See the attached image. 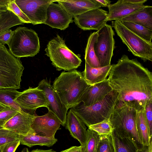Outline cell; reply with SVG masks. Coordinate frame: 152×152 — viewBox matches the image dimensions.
Returning a JSON list of instances; mask_svg holds the SVG:
<instances>
[{
  "instance_id": "1",
  "label": "cell",
  "mask_w": 152,
  "mask_h": 152,
  "mask_svg": "<svg viewBox=\"0 0 152 152\" xmlns=\"http://www.w3.org/2000/svg\"><path fill=\"white\" fill-rule=\"evenodd\" d=\"M107 79L118 94V102L135 109H145L152 101V73L137 59L123 55L112 65Z\"/></svg>"
},
{
  "instance_id": "2",
  "label": "cell",
  "mask_w": 152,
  "mask_h": 152,
  "mask_svg": "<svg viewBox=\"0 0 152 152\" xmlns=\"http://www.w3.org/2000/svg\"><path fill=\"white\" fill-rule=\"evenodd\" d=\"M91 86L82 73L75 70L62 72L55 79L52 86L68 110L78 104L83 94Z\"/></svg>"
},
{
  "instance_id": "3",
  "label": "cell",
  "mask_w": 152,
  "mask_h": 152,
  "mask_svg": "<svg viewBox=\"0 0 152 152\" xmlns=\"http://www.w3.org/2000/svg\"><path fill=\"white\" fill-rule=\"evenodd\" d=\"M118 94L113 90L102 100L88 106L83 102L70 109L88 127L109 120L118 100Z\"/></svg>"
},
{
  "instance_id": "4",
  "label": "cell",
  "mask_w": 152,
  "mask_h": 152,
  "mask_svg": "<svg viewBox=\"0 0 152 152\" xmlns=\"http://www.w3.org/2000/svg\"><path fill=\"white\" fill-rule=\"evenodd\" d=\"M136 112L135 109L117 101L109 120L113 131L119 136L130 139L138 150H140L144 146L140 141L136 129Z\"/></svg>"
},
{
  "instance_id": "5",
  "label": "cell",
  "mask_w": 152,
  "mask_h": 152,
  "mask_svg": "<svg viewBox=\"0 0 152 152\" xmlns=\"http://www.w3.org/2000/svg\"><path fill=\"white\" fill-rule=\"evenodd\" d=\"M45 51L57 70H75L82 62L80 55L69 49L64 40L58 34L48 42Z\"/></svg>"
},
{
  "instance_id": "6",
  "label": "cell",
  "mask_w": 152,
  "mask_h": 152,
  "mask_svg": "<svg viewBox=\"0 0 152 152\" xmlns=\"http://www.w3.org/2000/svg\"><path fill=\"white\" fill-rule=\"evenodd\" d=\"M24 69L20 58L0 42V88H20Z\"/></svg>"
},
{
  "instance_id": "7",
  "label": "cell",
  "mask_w": 152,
  "mask_h": 152,
  "mask_svg": "<svg viewBox=\"0 0 152 152\" xmlns=\"http://www.w3.org/2000/svg\"><path fill=\"white\" fill-rule=\"evenodd\" d=\"M8 45L11 53L20 58L34 56L39 53L40 48L37 33L25 27H18L14 31Z\"/></svg>"
},
{
  "instance_id": "8",
  "label": "cell",
  "mask_w": 152,
  "mask_h": 152,
  "mask_svg": "<svg viewBox=\"0 0 152 152\" xmlns=\"http://www.w3.org/2000/svg\"><path fill=\"white\" fill-rule=\"evenodd\" d=\"M111 26L134 55L144 62L152 61V43H149L135 34L120 21H112Z\"/></svg>"
},
{
  "instance_id": "9",
  "label": "cell",
  "mask_w": 152,
  "mask_h": 152,
  "mask_svg": "<svg viewBox=\"0 0 152 152\" xmlns=\"http://www.w3.org/2000/svg\"><path fill=\"white\" fill-rule=\"evenodd\" d=\"M96 32L94 50L100 67H104L110 65L115 48L114 32L111 26L107 23Z\"/></svg>"
},
{
  "instance_id": "10",
  "label": "cell",
  "mask_w": 152,
  "mask_h": 152,
  "mask_svg": "<svg viewBox=\"0 0 152 152\" xmlns=\"http://www.w3.org/2000/svg\"><path fill=\"white\" fill-rule=\"evenodd\" d=\"M15 2L33 25L44 24L49 5L56 0H15Z\"/></svg>"
},
{
  "instance_id": "11",
  "label": "cell",
  "mask_w": 152,
  "mask_h": 152,
  "mask_svg": "<svg viewBox=\"0 0 152 152\" xmlns=\"http://www.w3.org/2000/svg\"><path fill=\"white\" fill-rule=\"evenodd\" d=\"M14 101L22 110L28 111L31 114L38 108H47L48 105L47 98L43 91L37 87H29L21 92Z\"/></svg>"
},
{
  "instance_id": "12",
  "label": "cell",
  "mask_w": 152,
  "mask_h": 152,
  "mask_svg": "<svg viewBox=\"0 0 152 152\" xmlns=\"http://www.w3.org/2000/svg\"><path fill=\"white\" fill-rule=\"evenodd\" d=\"M37 87L42 90L48 102V110L53 112L59 120L61 125L65 126L68 109L61 102L58 94L54 90L50 81L47 79L40 81Z\"/></svg>"
},
{
  "instance_id": "13",
  "label": "cell",
  "mask_w": 152,
  "mask_h": 152,
  "mask_svg": "<svg viewBox=\"0 0 152 152\" xmlns=\"http://www.w3.org/2000/svg\"><path fill=\"white\" fill-rule=\"evenodd\" d=\"M108 12L100 8L88 10L74 18L75 24L83 30L98 31L106 24Z\"/></svg>"
},
{
  "instance_id": "14",
  "label": "cell",
  "mask_w": 152,
  "mask_h": 152,
  "mask_svg": "<svg viewBox=\"0 0 152 152\" xmlns=\"http://www.w3.org/2000/svg\"><path fill=\"white\" fill-rule=\"evenodd\" d=\"M147 0H119L107 7V21L119 20L142 9Z\"/></svg>"
},
{
  "instance_id": "15",
  "label": "cell",
  "mask_w": 152,
  "mask_h": 152,
  "mask_svg": "<svg viewBox=\"0 0 152 152\" xmlns=\"http://www.w3.org/2000/svg\"><path fill=\"white\" fill-rule=\"evenodd\" d=\"M42 116H35L31 128L36 134L48 137H55L61 125L60 122L51 111Z\"/></svg>"
},
{
  "instance_id": "16",
  "label": "cell",
  "mask_w": 152,
  "mask_h": 152,
  "mask_svg": "<svg viewBox=\"0 0 152 152\" xmlns=\"http://www.w3.org/2000/svg\"><path fill=\"white\" fill-rule=\"evenodd\" d=\"M73 18L59 4L51 3L48 7L44 24L53 28L64 30L73 21Z\"/></svg>"
},
{
  "instance_id": "17",
  "label": "cell",
  "mask_w": 152,
  "mask_h": 152,
  "mask_svg": "<svg viewBox=\"0 0 152 152\" xmlns=\"http://www.w3.org/2000/svg\"><path fill=\"white\" fill-rule=\"evenodd\" d=\"M35 116L22 110L7 121L2 128L19 135L36 134L31 128V125Z\"/></svg>"
},
{
  "instance_id": "18",
  "label": "cell",
  "mask_w": 152,
  "mask_h": 152,
  "mask_svg": "<svg viewBox=\"0 0 152 152\" xmlns=\"http://www.w3.org/2000/svg\"><path fill=\"white\" fill-rule=\"evenodd\" d=\"M113 90L107 79L101 82L91 85L80 99L78 104L83 102L88 106L102 100Z\"/></svg>"
},
{
  "instance_id": "19",
  "label": "cell",
  "mask_w": 152,
  "mask_h": 152,
  "mask_svg": "<svg viewBox=\"0 0 152 152\" xmlns=\"http://www.w3.org/2000/svg\"><path fill=\"white\" fill-rule=\"evenodd\" d=\"M65 126L71 135L84 147L86 144L87 130L86 125L70 109L67 113Z\"/></svg>"
},
{
  "instance_id": "20",
  "label": "cell",
  "mask_w": 152,
  "mask_h": 152,
  "mask_svg": "<svg viewBox=\"0 0 152 152\" xmlns=\"http://www.w3.org/2000/svg\"><path fill=\"white\" fill-rule=\"evenodd\" d=\"M73 18L88 10L101 7L95 0H56Z\"/></svg>"
},
{
  "instance_id": "21",
  "label": "cell",
  "mask_w": 152,
  "mask_h": 152,
  "mask_svg": "<svg viewBox=\"0 0 152 152\" xmlns=\"http://www.w3.org/2000/svg\"><path fill=\"white\" fill-rule=\"evenodd\" d=\"M121 21L132 22L152 31V6L145 5L142 9L123 18Z\"/></svg>"
},
{
  "instance_id": "22",
  "label": "cell",
  "mask_w": 152,
  "mask_h": 152,
  "mask_svg": "<svg viewBox=\"0 0 152 152\" xmlns=\"http://www.w3.org/2000/svg\"><path fill=\"white\" fill-rule=\"evenodd\" d=\"M112 67V65L94 68L85 62V68L82 74L85 80L91 85L101 82L107 79Z\"/></svg>"
},
{
  "instance_id": "23",
  "label": "cell",
  "mask_w": 152,
  "mask_h": 152,
  "mask_svg": "<svg viewBox=\"0 0 152 152\" xmlns=\"http://www.w3.org/2000/svg\"><path fill=\"white\" fill-rule=\"evenodd\" d=\"M135 121L137 131L141 142L143 146L148 145L152 137L150 136L145 109L137 111Z\"/></svg>"
},
{
  "instance_id": "24",
  "label": "cell",
  "mask_w": 152,
  "mask_h": 152,
  "mask_svg": "<svg viewBox=\"0 0 152 152\" xmlns=\"http://www.w3.org/2000/svg\"><path fill=\"white\" fill-rule=\"evenodd\" d=\"M20 144L31 147L35 145L51 147L55 144L58 140L55 137H48L36 134L20 135Z\"/></svg>"
},
{
  "instance_id": "25",
  "label": "cell",
  "mask_w": 152,
  "mask_h": 152,
  "mask_svg": "<svg viewBox=\"0 0 152 152\" xmlns=\"http://www.w3.org/2000/svg\"><path fill=\"white\" fill-rule=\"evenodd\" d=\"M21 93L14 88H0V104L20 111L22 109L14 100Z\"/></svg>"
},
{
  "instance_id": "26",
  "label": "cell",
  "mask_w": 152,
  "mask_h": 152,
  "mask_svg": "<svg viewBox=\"0 0 152 152\" xmlns=\"http://www.w3.org/2000/svg\"><path fill=\"white\" fill-rule=\"evenodd\" d=\"M97 37L96 32H94L91 34L88 38L85 50V62L94 68L100 67L94 50V45Z\"/></svg>"
},
{
  "instance_id": "27",
  "label": "cell",
  "mask_w": 152,
  "mask_h": 152,
  "mask_svg": "<svg viewBox=\"0 0 152 152\" xmlns=\"http://www.w3.org/2000/svg\"><path fill=\"white\" fill-rule=\"evenodd\" d=\"M113 137L115 152H137L138 149L129 139L121 137L113 130Z\"/></svg>"
},
{
  "instance_id": "28",
  "label": "cell",
  "mask_w": 152,
  "mask_h": 152,
  "mask_svg": "<svg viewBox=\"0 0 152 152\" xmlns=\"http://www.w3.org/2000/svg\"><path fill=\"white\" fill-rule=\"evenodd\" d=\"M24 23L13 12L10 10L2 13L0 16V33L14 26Z\"/></svg>"
},
{
  "instance_id": "29",
  "label": "cell",
  "mask_w": 152,
  "mask_h": 152,
  "mask_svg": "<svg viewBox=\"0 0 152 152\" xmlns=\"http://www.w3.org/2000/svg\"><path fill=\"white\" fill-rule=\"evenodd\" d=\"M128 29L149 43H152V31L140 25L132 22L121 21Z\"/></svg>"
},
{
  "instance_id": "30",
  "label": "cell",
  "mask_w": 152,
  "mask_h": 152,
  "mask_svg": "<svg viewBox=\"0 0 152 152\" xmlns=\"http://www.w3.org/2000/svg\"><path fill=\"white\" fill-rule=\"evenodd\" d=\"M100 137V136L98 133L88 128L86 144L82 147V152H96Z\"/></svg>"
},
{
  "instance_id": "31",
  "label": "cell",
  "mask_w": 152,
  "mask_h": 152,
  "mask_svg": "<svg viewBox=\"0 0 152 152\" xmlns=\"http://www.w3.org/2000/svg\"><path fill=\"white\" fill-rule=\"evenodd\" d=\"M100 136L96 152H115L112 133Z\"/></svg>"
},
{
  "instance_id": "32",
  "label": "cell",
  "mask_w": 152,
  "mask_h": 152,
  "mask_svg": "<svg viewBox=\"0 0 152 152\" xmlns=\"http://www.w3.org/2000/svg\"><path fill=\"white\" fill-rule=\"evenodd\" d=\"M88 128L93 130L100 135L111 134L113 129L109 120H106L99 123L91 125Z\"/></svg>"
},
{
  "instance_id": "33",
  "label": "cell",
  "mask_w": 152,
  "mask_h": 152,
  "mask_svg": "<svg viewBox=\"0 0 152 152\" xmlns=\"http://www.w3.org/2000/svg\"><path fill=\"white\" fill-rule=\"evenodd\" d=\"M20 135L10 130L0 128V147L7 143L19 140Z\"/></svg>"
},
{
  "instance_id": "34",
  "label": "cell",
  "mask_w": 152,
  "mask_h": 152,
  "mask_svg": "<svg viewBox=\"0 0 152 152\" xmlns=\"http://www.w3.org/2000/svg\"><path fill=\"white\" fill-rule=\"evenodd\" d=\"M15 0H8L7 5V10L13 12L24 23H31L30 20L18 6Z\"/></svg>"
},
{
  "instance_id": "35",
  "label": "cell",
  "mask_w": 152,
  "mask_h": 152,
  "mask_svg": "<svg viewBox=\"0 0 152 152\" xmlns=\"http://www.w3.org/2000/svg\"><path fill=\"white\" fill-rule=\"evenodd\" d=\"M18 111L8 107L0 112V128L3 126Z\"/></svg>"
},
{
  "instance_id": "36",
  "label": "cell",
  "mask_w": 152,
  "mask_h": 152,
  "mask_svg": "<svg viewBox=\"0 0 152 152\" xmlns=\"http://www.w3.org/2000/svg\"><path fill=\"white\" fill-rule=\"evenodd\" d=\"M145 115L148 124L149 135L152 137V101L147 102L145 108Z\"/></svg>"
},
{
  "instance_id": "37",
  "label": "cell",
  "mask_w": 152,
  "mask_h": 152,
  "mask_svg": "<svg viewBox=\"0 0 152 152\" xmlns=\"http://www.w3.org/2000/svg\"><path fill=\"white\" fill-rule=\"evenodd\" d=\"M20 144V140H16L1 146L0 151L1 152H15Z\"/></svg>"
},
{
  "instance_id": "38",
  "label": "cell",
  "mask_w": 152,
  "mask_h": 152,
  "mask_svg": "<svg viewBox=\"0 0 152 152\" xmlns=\"http://www.w3.org/2000/svg\"><path fill=\"white\" fill-rule=\"evenodd\" d=\"M14 31L8 29L1 32L0 33V42L5 45L9 44L13 34Z\"/></svg>"
},
{
  "instance_id": "39",
  "label": "cell",
  "mask_w": 152,
  "mask_h": 152,
  "mask_svg": "<svg viewBox=\"0 0 152 152\" xmlns=\"http://www.w3.org/2000/svg\"><path fill=\"white\" fill-rule=\"evenodd\" d=\"M60 152H82V147L81 146H73Z\"/></svg>"
},
{
  "instance_id": "40",
  "label": "cell",
  "mask_w": 152,
  "mask_h": 152,
  "mask_svg": "<svg viewBox=\"0 0 152 152\" xmlns=\"http://www.w3.org/2000/svg\"><path fill=\"white\" fill-rule=\"evenodd\" d=\"M137 152H152V139L148 145L144 146L142 149L138 150Z\"/></svg>"
},
{
  "instance_id": "41",
  "label": "cell",
  "mask_w": 152,
  "mask_h": 152,
  "mask_svg": "<svg viewBox=\"0 0 152 152\" xmlns=\"http://www.w3.org/2000/svg\"><path fill=\"white\" fill-rule=\"evenodd\" d=\"M8 0H0V11L4 12L7 10V5Z\"/></svg>"
},
{
  "instance_id": "42",
  "label": "cell",
  "mask_w": 152,
  "mask_h": 152,
  "mask_svg": "<svg viewBox=\"0 0 152 152\" xmlns=\"http://www.w3.org/2000/svg\"><path fill=\"white\" fill-rule=\"evenodd\" d=\"M100 6L101 7H108L110 4L111 1L109 0H95Z\"/></svg>"
},
{
  "instance_id": "43",
  "label": "cell",
  "mask_w": 152,
  "mask_h": 152,
  "mask_svg": "<svg viewBox=\"0 0 152 152\" xmlns=\"http://www.w3.org/2000/svg\"><path fill=\"white\" fill-rule=\"evenodd\" d=\"M30 152H56L52 149L43 150L37 149L31 151Z\"/></svg>"
},
{
  "instance_id": "44",
  "label": "cell",
  "mask_w": 152,
  "mask_h": 152,
  "mask_svg": "<svg viewBox=\"0 0 152 152\" xmlns=\"http://www.w3.org/2000/svg\"><path fill=\"white\" fill-rule=\"evenodd\" d=\"M8 107H9L0 104V112L4 110Z\"/></svg>"
},
{
  "instance_id": "45",
  "label": "cell",
  "mask_w": 152,
  "mask_h": 152,
  "mask_svg": "<svg viewBox=\"0 0 152 152\" xmlns=\"http://www.w3.org/2000/svg\"><path fill=\"white\" fill-rule=\"evenodd\" d=\"M20 152H29L28 148L25 147L23 148Z\"/></svg>"
},
{
  "instance_id": "46",
  "label": "cell",
  "mask_w": 152,
  "mask_h": 152,
  "mask_svg": "<svg viewBox=\"0 0 152 152\" xmlns=\"http://www.w3.org/2000/svg\"><path fill=\"white\" fill-rule=\"evenodd\" d=\"M3 12H1L0 11V16L1 15V14Z\"/></svg>"
},
{
  "instance_id": "47",
  "label": "cell",
  "mask_w": 152,
  "mask_h": 152,
  "mask_svg": "<svg viewBox=\"0 0 152 152\" xmlns=\"http://www.w3.org/2000/svg\"><path fill=\"white\" fill-rule=\"evenodd\" d=\"M0 152H1V151H0Z\"/></svg>"
}]
</instances>
